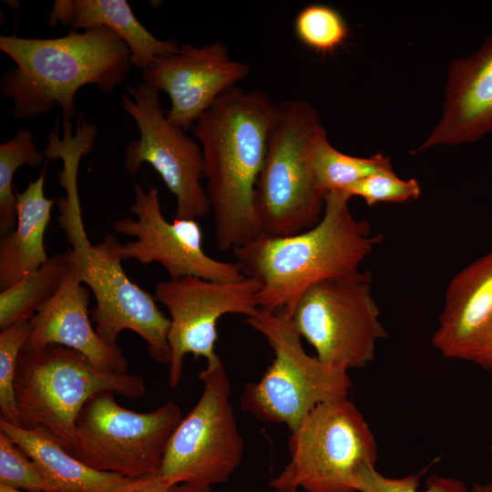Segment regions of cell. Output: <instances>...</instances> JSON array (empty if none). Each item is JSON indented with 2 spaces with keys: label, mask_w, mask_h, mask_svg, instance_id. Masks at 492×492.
Wrapping results in <instances>:
<instances>
[{
  "label": "cell",
  "mask_w": 492,
  "mask_h": 492,
  "mask_svg": "<svg viewBox=\"0 0 492 492\" xmlns=\"http://www.w3.org/2000/svg\"><path fill=\"white\" fill-rule=\"evenodd\" d=\"M279 116L280 106L265 92L235 86L192 127L202 150L205 190L221 251H233L261 235L254 190Z\"/></svg>",
  "instance_id": "cell-1"
},
{
  "label": "cell",
  "mask_w": 492,
  "mask_h": 492,
  "mask_svg": "<svg viewBox=\"0 0 492 492\" xmlns=\"http://www.w3.org/2000/svg\"><path fill=\"white\" fill-rule=\"evenodd\" d=\"M350 199L344 191L326 192L323 216L312 228L285 237L261 234L232 251L243 275L261 286L259 308L291 314L311 285L362 272L361 263L382 236L353 216Z\"/></svg>",
  "instance_id": "cell-2"
},
{
  "label": "cell",
  "mask_w": 492,
  "mask_h": 492,
  "mask_svg": "<svg viewBox=\"0 0 492 492\" xmlns=\"http://www.w3.org/2000/svg\"><path fill=\"white\" fill-rule=\"evenodd\" d=\"M0 49L16 64L1 77L0 89L14 101L18 119L33 118L58 106L63 121H71L80 87L96 85L112 94L131 67L128 45L107 27L46 39L1 36Z\"/></svg>",
  "instance_id": "cell-3"
},
{
  "label": "cell",
  "mask_w": 492,
  "mask_h": 492,
  "mask_svg": "<svg viewBox=\"0 0 492 492\" xmlns=\"http://www.w3.org/2000/svg\"><path fill=\"white\" fill-rule=\"evenodd\" d=\"M77 188H68L56 199L57 222L72 245V262L83 283L92 291L96 305L90 318L97 333L106 343L117 344L124 330L138 334L151 357L169 364L168 334L170 320L158 308L155 298L133 282L125 273L119 250L122 243L112 234L91 244L82 219Z\"/></svg>",
  "instance_id": "cell-4"
},
{
  "label": "cell",
  "mask_w": 492,
  "mask_h": 492,
  "mask_svg": "<svg viewBox=\"0 0 492 492\" xmlns=\"http://www.w3.org/2000/svg\"><path fill=\"white\" fill-rule=\"evenodd\" d=\"M14 388L20 426L44 429L68 452L76 420L91 396L111 391L138 399L146 391L142 376L99 369L81 353L59 344L23 350Z\"/></svg>",
  "instance_id": "cell-5"
},
{
  "label": "cell",
  "mask_w": 492,
  "mask_h": 492,
  "mask_svg": "<svg viewBox=\"0 0 492 492\" xmlns=\"http://www.w3.org/2000/svg\"><path fill=\"white\" fill-rule=\"evenodd\" d=\"M324 129L311 104L289 100L280 106L254 190L261 234L291 236L321 220L325 194L313 176L310 154L314 139Z\"/></svg>",
  "instance_id": "cell-6"
},
{
  "label": "cell",
  "mask_w": 492,
  "mask_h": 492,
  "mask_svg": "<svg viewBox=\"0 0 492 492\" xmlns=\"http://www.w3.org/2000/svg\"><path fill=\"white\" fill-rule=\"evenodd\" d=\"M246 323L264 336L274 358L261 380L245 386L243 410L261 421L284 424L292 432L316 405L348 397V372L308 354L287 312L259 308Z\"/></svg>",
  "instance_id": "cell-7"
},
{
  "label": "cell",
  "mask_w": 492,
  "mask_h": 492,
  "mask_svg": "<svg viewBox=\"0 0 492 492\" xmlns=\"http://www.w3.org/2000/svg\"><path fill=\"white\" fill-rule=\"evenodd\" d=\"M291 434L289 462L269 483L275 490L356 492L357 471L375 466L374 436L348 397L316 405Z\"/></svg>",
  "instance_id": "cell-8"
},
{
  "label": "cell",
  "mask_w": 492,
  "mask_h": 492,
  "mask_svg": "<svg viewBox=\"0 0 492 492\" xmlns=\"http://www.w3.org/2000/svg\"><path fill=\"white\" fill-rule=\"evenodd\" d=\"M182 412L172 400L140 413L100 391L82 407L70 454L87 466L133 480L159 474L163 456Z\"/></svg>",
  "instance_id": "cell-9"
},
{
  "label": "cell",
  "mask_w": 492,
  "mask_h": 492,
  "mask_svg": "<svg viewBox=\"0 0 492 492\" xmlns=\"http://www.w3.org/2000/svg\"><path fill=\"white\" fill-rule=\"evenodd\" d=\"M371 283L368 271L321 281L295 302L290 314L293 325L323 364L348 372L373 361L386 331Z\"/></svg>",
  "instance_id": "cell-10"
},
{
  "label": "cell",
  "mask_w": 492,
  "mask_h": 492,
  "mask_svg": "<svg viewBox=\"0 0 492 492\" xmlns=\"http://www.w3.org/2000/svg\"><path fill=\"white\" fill-rule=\"evenodd\" d=\"M197 404L171 436L159 472L169 486L212 487L227 482L238 468L244 440L231 401V384L220 360L207 364Z\"/></svg>",
  "instance_id": "cell-11"
},
{
  "label": "cell",
  "mask_w": 492,
  "mask_h": 492,
  "mask_svg": "<svg viewBox=\"0 0 492 492\" xmlns=\"http://www.w3.org/2000/svg\"><path fill=\"white\" fill-rule=\"evenodd\" d=\"M127 88L132 98L123 94L122 107L134 119L140 137L126 148V169L135 174L143 163H149L176 197V219L205 217L210 204L201 185L204 176L200 145L167 118L159 92L144 82L136 87L128 85Z\"/></svg>",
  "instance_id": "cell-12"
},
{
  "label": "cell",
  "mask_w": 492,
  "mask_h": 492,
  "mask_svg": "<svg viewBox=\"0 0 492 492\" xmlns=\"http://www.w3.org/2000/svg\"><path fill=\"white\" fill-rule=\"evenodd\" d=\"M260 284L253 279L214 282L187 276L159 282L154 298L169 311L170 349L169 384L176 388L182 376L186 354L204 357L207 364L220 359L215 352L218 321L225 314L251 316L259 310Z\"/></svg>",
  "instance_id": "cell-13"
},
{
  "label": "cell",
  "mask_w": 492,
  "mask_h": 492,
  "mask_svg": "<svg viewBox=\"0 0 492 492\" xmlns=\"http://www.w3.org/2000/svg\"><path fill=\"white\" fill-rule=\"evenodd\" d=\"M133 190L135 200L130 211L137 220L125 217L113 223L117 233L136 238L121 244L122 261L159 262L167 270L169 279L193 276L214 282H237L246 278L236 262L219 261L205 252L202 230L197 220L168 221L156 188L150 186L146 191L140 184L134 183Z\"/></svg>",
  "instance_id": "cell-14"
},
{
  "label": "cell",
  "mask_w": 492,
  "mask_h": 492,
  "mask_svg": "<svg viewBox=\"0 0 492 492\" xmlns=\"http://www.w3.org/2000/svg\"><path fill=\"white\" fill-rule=\"evenodd\" d=\"M247 64L232 60L220 41L200 47L182 44L171 56L156 60L142 71V82L170 98L167 118L184 130L226 90L245 78Z\"/></svg>",
  "instance_id": "cell-15"
},
{
  "label": "cell",
  "mask_w": 492,
  "mask_h": 492,
  "mask_svg": "<svg viewBox=\"0 0 492 492\" xmlns=\"http://www.w3.org/2000/svg\"><path fill=\"white\" fill-rule=\"evenodd\" d=\"M433 344L446 358L492 372V251L450 281Z\"/></svg>",
  "instance_id": "cell-16"
},
{
  "label": "cell",
  "mask_w": 492,
  "mask_h": 492,
  "mask_svg": "<svg viewBox=\"0 0 492 492\" xmlns=\"http://www.w3.org/2000/svg\"><path fill=\"white\" fill-rule=\"evenodd\" d=\"M82 283L71 251L70 265L57 292L30 319L31 333L23 350L59 344L81 353L99 369L128 373L121 348L106 343L92 327L87 309L90 293Z\"/></svg>",
  "instance_id": "cell-17"
},
{
  "label": "cell",
  "mask_w": 492,
  "mask_h": 492,
  "mask_svg": "<svg viewBox=\"0 0 492 492\" xmlns=\"http://www.w3.org/2000/svg\"><path fill=\"white\" fill-rule=\"evenodd\" d=\"M492 131V36L466 58L450 63L442 118L413 153L474 142Z\"/></svg>",
  "instance_id": "cell-18"
},
{
  "label": "cell",
  "mask_w": 492,
  "mask_h": 492,
  "mask_svg": "<svg viewBox=\"0 0 492 492\" xmlns=\"http://www.w3.org/2000/svg\"><path fill=\"white\" fill-rule=\"evenodd\" d=\"M48 24L75 30L110 29L128 45L131 66L142 71L159 58L176 54L180 47L174 40L155 37L138 22L126 0H56Z\"/></svg>",
  "instance_id": "cell-19"
},
{
  "label": "cell",
  "mask_w": 492,
  "mask_h": 492,
  "mask_svg": "<svg viewBox=\"0 0 492 492\" xmlns=\"http://www.w3.org/2000/svg\"><path fill=\"white\" fill-rule=\"evenodd\" d=\"M45 176L46 167L26 190L15 193V228L0 238L1 291L17 283L48 260L44 234L56 199L45 197Z\"/></svg>",
  "instance_id": "cell-20"
},
{
  "label": "cell",
  "mask_w": 492,
  "mask_h": 492,
  "mask_svg": "<svg viewBox=\"0 0 492 492\" xmlns=\"http://www.w3.org/2000/svg\"><path fill=\"white\" fill-rule=\"evenodd\" d=\"M0 431L35 461L56 492H125L135 482L87 466L40 427L25 428L0 419Z\"/></svg>",
  "instance_id": "cell-21"
},
{
  "label": "cell",
  "mask_w": 492,
  "mask_h": 492,
  "mask_svg": "<svg viewBox=\"0 0 492 492\" xmlns=\"http://www.w3.org/2000/svg\"><path fill=\"white\" fill-rule=\"evenodd\" d=\"M71 248L57 253L36 271L0 292V328L30 320L57 292L70 265Z\"/></svg>",
  "instance_id": "cell-22"
},
{
  "label": "cell",
  "mask_w": 492,
  "mask_h": 492,
  "mask_svg": "<svg viewBox=\"0 0 492 492\" xmlns=\"http://www.w3.org/2000/svg\"><path fill=\"white\" fill-rule=\"evenodd\" d=\"M310 161L316 182L324 194L345 191L374 173L393 169L390 158L381 153L358 158L338 151L328 141L325 129L313 143Z\"/></svg>",
  "instance_id": "cell-23"
},
{
  "label": "cell",
  "mask_w": 492,
  "mask_h": 492,
  "mask_svg": "<svg viewBox=\"0 0 492 492\" xmlns=\"http://www.w3.org/2000/svg\"><path fill=\"white\" fill-rule=\"evenodd\" d=\"M36 146L34 134L20 129L8 141L0 145V232L5 235L16 223V196L13 191V179L22 166L38 168L44 160Z\"/></svg>",
  "instance_id": "cell-24"
},
{
  "label": "cell",
  "mask_w": 492,
  "mask_h": 492,
  "mask_svg": "<svg viewBox=\"0 0 492 492\" xmlns=\"http://www.w3.org/2000/svg\"><path fill=\"white\" fill-rule=\"evenodd\" d=\"M294 33L303 46L325 56L344 44L349 27L343 15L335 8L324 4H312L296 15Z\"/></svg>",
  "instance_id": "cell-25"
},
{
  "label": "cell",
  "mask_w": 492,
  "mask_h": 492,
  "mask_svg": "<svg viewBox=\"0 0 492 492\" xmlns=\"http://www.w3.org/2000/svg\"><path fill=\"white\" fill-rule=\"evenodd\" d=\"M31 333L30 320L17 322L0 332L1 419L19 425L14 381L17 362Z\"/></svg>",
  "instance_id": "cell-26"
},
{
  "label": "cell",
  "mask_w": 492,
  "mask_h": 492,
  "mask_svg": "<svg viewBox=\"0 0 492 492\" xmlns=\"http://www.w3.org/2000/svg\"><path fill=\"white\" fill-rule=\"evenodd\" d=\"M0 485L26 492H56L35 461L2 431Z\"/></svg>",
  "instance_id": "cell-27"
},
{
  "label": "cell",
  "mask_w": 492,
  "mask_h": 492,
  "mask_svg": "<svg viewBox=\"0 0 492 492\" xmlns=\"http://www.w3.org/2000/svg\"><path fill=\"white\" fill-rule=\"evenodd\" d=\"M422 474L391 478L378 472L375 466L365 465L357 471L354 487L356 492H468L462 480L436 474L430 476L425 489L419 491Z\"/></svg>",
  "instance_id": "cell-28"
},
{
  "label": "cell",
  "mask_w": 492,
  "mask_h": 492,
  "mask_svg": "<svg viewBox=\"0 0 492 492\" xmlns=\"http://www.w3.org/2000/svg\"><path fill=\"white\" fill-rule=\"evenodd\" d=\"M346 192L351 198L361 197L368 206L382 202L402 203L416 200L421 194L417 180L398 178L394 169L374 173L351 186Z\"/></svg>",
  "instance_id": "cell-29"
},
{
  "label": "cell",
  "mask_w": 492,
  "mask_h": 492,
  "mask_svg": "<svg viewBox=\"0 0 492 492\" xmlns=\"http://www.w3.org/2000/svg\"><path fill=\"white\" fill-rule=\"evenodd\" d=\"M172 486L164 481L159 474L154 477L135 480L129 489L125 492H167Z\"/></svg>",
  "instance_id": "cell-30"
},
{
  "label": "cell",
  "mask_w": 492,
  "mask_h": 492,
  "mask_svg": "<svg viewBox=\"0 0 492 492\" xmlns=\"http://www.w3.org/2000/svg\"><path fill=\"white\" fill-rule=\"evenodd\" d=\"M167 492H216L212 487L198 486L192 484H178L170 487Z\"/></svg>",
  "instance_id": "cell-31"
},
{
  "label": "cell",
  "mask_w": 492,
  "mask_h": 492,
  "mask_svg": "<svg viewBox=\"0 0 492 492\" xmlns=\"http://www.w3.org/2000/svg\"><path fill=\"white\" fill-rule=\"evenodd\" d=\"M471 492H492L491 483H475Z\"/></svg>",
  "instance_id": "cell-32"
},
{
  "label": "cell",
  "mask_w": 492,
  "mask_h": 492,
  "mask_svg": "<svg viewBox=\"0 0 492 492\" xmlns=\"http://www.w3.org/2000/svg\"><path fill=\"white\" fill-rule=\"evenodd\" d=\"M0 492H26L19 489H15L4 485H0Z\"/></svg>",
  "instance_id": "cell-33"
},
{
  "label": "cell",
  "mask_w": 492,
  "mask_h": 492,
  "mask_svg": "<svg viewBox=\"0 0 492 492\" xmlns=\"http://www.w3.org/2000/svg\"><path fill=\"white\" fill-rule=\"evenodd\" d=\"M298 489L295 488H282L276 490V492H297Z\"/></svg>",
  "instance_id": "cell-34"
},
{
  "label": "cell",
  "mask_w": 492,
  "mask_h": 492,
  "mask_svg": "<svg viewBox=\"0 0 492 492\" xmlns=\"http://www.w3.org/2000/svg\"><path fill=\"white\" fill-rule=\"evenodd\" d=\"M489 449H490V453H491V456H492V442L490 444Z\"/></svg>",
  "instance_id": "cell-35"
}]
</instances>
